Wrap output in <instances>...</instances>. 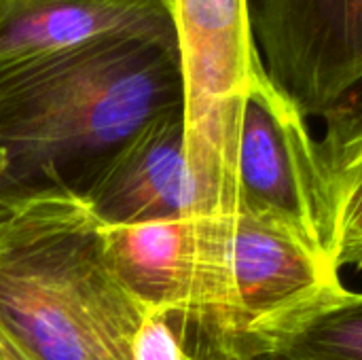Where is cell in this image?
Returning <instances> with one entry per match:
<instances>
[{
  "label": "cell",
  "instance_id": "obj_14",
  "mask_svg": "<svg viewBox=\"0 0 362 360\" xmlns=\"http://www.w3.org/2000/svg\"><path fill=\"white\" fill-rule=\"evenodd\" d=\"M182 360H210V359H199V356H195V354H191V352H185V359Z\"/></svg>",
  "mask_w": 362,
  "mask_h": 360
},
{
  "label": "cell",
  "instance_id": "obj_2",
  "mask_svg": "<svg viewBox=\"0 0 362 360\" xmlns=\"http://www.w3.org/2000/svg\"><path fill=\"white\" fill-rule=\"evenodd\" d=\"M182 100L176 32H110L0 62V163L115 153Z\"/></svg>",
  "mask_w": 362,
  "mask_h": 360
},
{
  "label": "cell",
  "instance_id": "obj_4",
  "mask_svg": "<svg viewBox=\"0 0 362 360\" xmlns=\"http://www.w3.org/2000/svg\"><path fill=\"white\" fill-rule=\"evenodd\" d=\"M182 64L191 216L240 212L235 157L250 79L261 66L250 0H172Z\"/></svg>",
  "mask_w": 362,
  "mask_h": 360
},
{
  "label": "cell",
  "instance_id": "obj_7",
  "mask_svg": "<svg viewBox=\"0 0 362 360\" xmlns=\"http://www.w3.org/2000/svg\"><path fill=\"white\" fill-rule=\"evenodd\" d=\"M85 193L110 223L191 216L195 199L185 155L182 110L157 117L121 144Z\"/></svg>",
  "mask_w": 362,
  "mask_h": 360
},
{
  "label": "cell",
  "instance_id": "obj_5",
  "mask_svg": "<svg viewBox=\"0 0 362 360\" xmlns=\"http://www.w3.org/2000/svg\"><path fill=\"white\" fill-rule=\"evenodd\" d=\"M261 64L301 115L325 121V168L362 146V0H250Z\"/></svg>",
  "mask_w": 362,
  "mask_h": 360
},
{
  "label": "cell",
  "instance_id": "obj_8",
  "mask_svg": "<svg viewBox=\"0 0 362 360\" xmlns=\"http://www.w3.org/2000/svg\"><path fill=\"white\" fill-rule=\"evenodd\" d=\"M123 30L176 32L172 0H0V62Z\"/></svg>",
  "mask_w": 362,
  "mask_h": 360
},
{
  "label": "cell",
  "instance_id": "obj_13",
  "mask_svg": "<svg viewBox=\"0 0 362 360\" xmlns=\"http://www.w3.org/2000/svg\"><path fill=\"white\" fill-rule=\"evenodd\" d=\"M0 360H42L0 316Z\"/></svg>",
  "mask_w": 362,
  "mask_h": 360
},
{
  "label": "cell",
  "instance_id": "obj_3",
  "mask_svg": "<svg viewBox=\"0 0 362 360\" xmlns=\"http://www.w3.org/2000/svg\"><path fill=\"white\" fill-rule=\"evenodd\" d=\"M189 221V265L176 318L208 339L210 360L272 354L344 289L325 252L265 216L242 210Z\"/></svg>",
  "mask_w": 362,
  "mask_h": 360
},
{
  "label": "cell",
  "instance_id": "obj_10",
  "mask_svg": "<svg viewBox=\"0 0 362 360\" xmlns=\"http://www.w3.org/2000/svg\"><path fill=\"white\" fill-rule=\"evenodd\" d=\"M278 360H362V293L337 291L272 354Z\"/></svg>",
  "mask_w": 362,
  "mask_h": 360
},
{
  "label": "cell",
  "instance_id": "obj_6",
  "mask_svg": "<svg viewBox=\"0 0 362 360\" xmlns=\"http://www.w3.org/2000/svg\"><path fill=\"white\" fill-rule=\"evenodd\" d=\"M235 178L240 212L265 216L329 257V191L318 140L263 64L242 110Z\"/></svg>",
  "mask_w": 362,
  "mask_h": 360
},
{
  "label": "cell",
  "instance_id": "obj_9",
  "mask_svg": "<svg viewBox=\"0 0 362 360\" xmlns=\"http://www.w3.org/2000/svg\"><path fill=\"white\" fill-rule=\"evenodd\" d=\"M100 233L115 269L127 286L146 303L176 318L187 280L189 216L140 223L102 219Z\"/></svg>",
  "mask_w": 362,
  "mask_h": 360
},
{
  "label": "cell",
  "instance_id": "obj_12",
  "mask_svg": "<svg viewBox=\"0 0 362 360\" xmlns=\"http://www.w3.org/2000/svg\"><path fill=\"white\" fill-rule=\"evenodd\" d=\"M172 316L159 308H151L136 333L132 360H182L187 348L170 325Z\"/></svg>",
  "mask_w": 362,
  "mask_h": 360
},
{
  "label": "cell",
  "instance_id": "obj_1",
  "mask_svg": "<svg viewBox=\"0 0 362 360\" xmlns=\"http://www.w3.org/2000/svg\"><path fill=\"white\" fill-rule=\"evenodd\" d=\"M85 191L0 193V316L42 360H132L153 308L115 269Z\"/></svg>",
  "mask_w": 362,
  "mask_h": 360
},
{
  "label": "cell",
  "instance_id": "obj_15",
  "mask_svg": "<svg viewBox=\"0 0 362 360\" xmlns=\"http://www.w3.org/2000/svg\"><path fill=\"white\" fill-rule=\"evenodd\" d=\"M252 360H278V359H272V356H259V359H252Z\"/></svg>",
  "mask_w": 362,
  "mask_h": 360
},
{
  "label": "cell",
  "instance_id": "obj_11",
  "mask_svg": "<svg viewBox=\"0 0 362 360\" xmlns=\"http://www.w3.org/2000/svg\"><path fill=\"white\" fill-rule=\"evenodd\" d=\"M329 191V257L337 269H362V146L325 172Z\"/></svg>",
  "mask_w": 362,
  "mask_h": 360
}]
</instances>
